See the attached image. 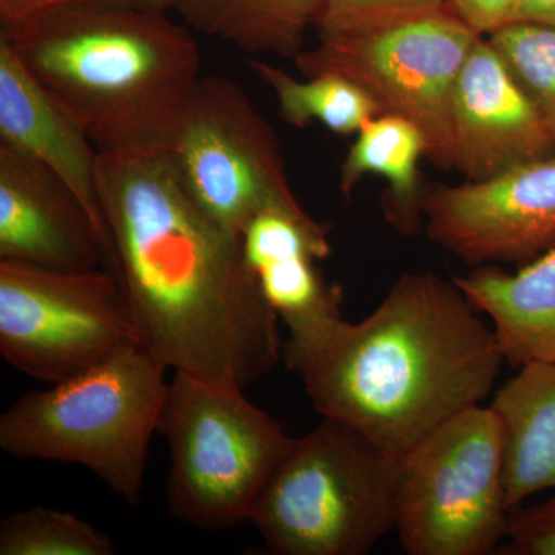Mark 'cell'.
Here are the masks:
<instances>
[{
	"label": "cell",
	"instance_id": "6da1fadb",
	"mask_svg": "<svg viewBox=\"0 0 555 555\" xmlns=\"http://www.w3.org/2000/svg\"><path fill=\"white\" fill-rule=\"evenodd\" d=\"M98 192L139 345L210 385L266 377L283 357L280 317L241 236L198 206L166 150L100 152Z\"/></svg>",
	"mask_w": 555,
	"mask_h": 555
},
{
	"label": "cell",
	"instance_id": "7a4b0ae2",
	"mask_svg": "<svg viewBox=\"0 0 555 555\" xmlns=\"http://www.w3.org/2000/svg\"><path fill=\"white\" fill-rule=\"evenodd\" d=\"M318 414L353 427L400 462L494 389L502 347L454 280L403 273L360 323L339 317L283 343Z\"/></svg>",
	"mask_w": 555,
	"mask_h": 555
},
{
	"label": "cell",
	"instance_id": "3957f363",
	"mask_svg": "<svg viewBox=\"0 0 555 555\" xmlns=\"http://www.w3.org/2000/svg\"><path fill=\"white\" fill-rule=\"evenodd\" d=\"M13 47L98 152L166 150L201 79L198 43L167 11L76 3Z\"/></svg>",
	"mask_w": 555,
	"mask_h": 555
},
{
	"label": "cell",
	"instance_id": "277c9868",
	"mask_svg": "<svg viewBox=\"0 0 555 555\" xmlns=\"http://www.w3.org/2000/svg\"><path fill=\"white\" fill-rule=\"evenodd\" d=\"M167 371L145 347H124L51 389L22 396L0 416V448L14 459L86 467L137 507Z\"/></svg>",
	"mask_w": 555,
	"mask_h": 555
},
{
	"label": "cell",
	"instance_id": "5b68a950",
	"mask_svg": "<svg viewBox=\"0 0 555 555\" xmlns=\"http://www.w3.org/2000/svg\"><path fill=\"white\" fill-rule=\"evenodd\" d=\"M400 462L326 418L292 438L248 521L276 555H364L396 531Z\"/></svg>",
	"mask_w": 555,
	"mask_h": 555
},
{
	"label": "cell",
	"instance_id": "8992f818",
	"mask_svg": "<svg viewBox=\"0 0 555 555\" xmlns=\"http://www.w3.org/2000/svg\"><path fill=\"white\" fill-rule=\"evenodd\" d=\"M158 433L170 449L171 516L204 531L248 520L251 507L292 437L244 389L175 372Z\"/></svg>",
	"mask_w": 555,
	"mask_h": 555
},
{
	"label": "cell",
	"instance_id": "52a82bcc",
	"mask_svg": "<svg viewBox=\"0 0 555 555\" xmlns=\"http://www.w3.org/2000/svg\"><path fill=\"white\" fill-rule=\"evenodd\" d=\"M506 448L491 406L460 412L398 467L396 532L409 555H489L505 542Z\"/></svg>",
	"mask_w": 555,
	"mask_h": 555
},
{
	"label": "cell",
	"instance_id": "ba28073f",
	"mask_svg": "<svg viewBox=\"0 0 555 555\" xmlns=\"http://www.w3.org/2000/svg\"><path fill=\"white\" fill-rule=\"evenodd\" d=\"M478 38L449 9L377 30L321 36L294 62L305 78L334 73L352 80L382 115L406 119L422 131L426 156L437 167L455 169L452 100Z\"/></svg>",
	"mask_w": 555,
	"mask_h": 555
},
{
	"label": "cell",
	"instance_id": "9c48e42d",
	"mask_svg": "<svg viewBox=\"0 0 555 555\" xmlns=\"http://www.w3.org/2000/svg\"><path fill=\"white\" fill-rule=\"evenodd\" d=\"M139 345L115 273L0 261V356L28 377L60 383Z\"/></svg>",
	"mask_w": 555,
	"mask_h": 555
},
{
	"label": "cell",
	"instance_id": "30bf717a",
	"mask_svg": "<svg viewBox=\"0 0 555 555\" xmlns=\"http://www.w3.org/2000/svg\"><path fill=\"white\" fill-rule=\"evenodd\" d=\"M166 153L192 198L235 235L270 208H305L288 182L275 131L228 78L198 80Z\"/></svg>",
	"mask_w": 555,
	"mask_h": 555
},
{
	"label": "cell",
	"instance_id": "8fae6325",
	"mask_svg": "<svg viewBox=\"0 0 555 555\" xmlns=\"http://www.w3.org/2000/svg\"><path fill=\"white\" fill-rule=\"evenodd\" d=\"M423 218L427 238L473 268L532 261L555 244V158L427 190Z\"/></svg>",
	"mask_w": 555,
	"mask_h": 555
},
{
	"label": "cell",
	"instance_id": "7c38bea8",
	"mask_svg": "<svg viewBox=\"0 0 555 555\" xmlns=\"http://www.w3.org/2000/svg\"><path fill=\"white\" fill-rule=\"evenodd\" d=\"M0 261L109 269L107 243L76 193L38 160L0 145Z\"/></svg>",
	"mask_w": 555,
	"mask_h": 555
},
{
	"label": "cell",
	"instance_id": "4fadbf2b",
	"mask_svg": "<svg viewBox=\"0 0 555 555\" xmlns=\"http://www.w3.org/2000/svg\"><path fill=\"white\" fill-rule=\"evenodd\" d=\"M452 134L455 169L467 181L495 177L555 147L539 109L483 36L456 79Z\"/></svg>",
	"mask_w": 555,
	"mask_h": 555
},
{
	"label": "cell",
	"instance_id": "5bb4252c",
	"mask_svg": "<svg viewBox=\"0 0 555 555\" xmlns=\"http://www.w3.org/2000/svg\"><path fill=\"white\" fill-rule=\"evenodd\" d=\"M0 145L24 153L57 175L89 210L113 248L98 192L100 152L28 72L13 43L0 38Z\"/></svg>",
	"mask_w": 555,
	"mask_h": 555
},
{
	"label": "cell",
	"instance_id": "9a60e30c",
	"mask_svg": "<svg viewBox=\"0 0 555 555\" xmlns=\"http://www.w3.org/2000/svg\"><path fill=\"white\" fill-rule=\"evenodd\" d=\"M452 280L489 318L506 364L555 361V244L516 273L483 264Z\"/></svg>",
	"mask_w": 555,
	"mask_h": 555
},
{
	"label": "cell",
	"instance_id": "2e32d148",
	"mask_svg": "<svg viewBox=\"0 0 555 555\" xmlns=\"http://www.w3.org/2000/svg\"><path fill=\"white\" fill-rule=\"evenodd\" d=\"M505 433L506 503L511 513L555 492V361L518 367L489 404Z\"/></svg>",
	"mask_w": 555,
	"mask_h": 555
},
{
	"label": "cell",
	"instance_id": "e0dca14e",
	"mask_svg": "<svg viewBox=\"0 0 555 555\" xmlns=\"http://www.w3.org/2000/svg\"><path fill=\"white\" fill-rule=\"evenodd\" d=\"M422 156H426V142L414 124L392 115L375 116L358 130L357 141L339 167V190L349 198L364 175H383L389 184L383 204L387 221L398 232L411 235L423 222Z\"/></svg>",
	"mask_w": 555,
	"mask_h": 555
},
{
	"label": "cell",
	"instance_id": "ac0fdd59",
	"mask_svg": "<svg viewBox=\"0 0 555 555\" xmlns=\"http://www.w3.org/2000/svg\"><path fill=\"white\" fill-rule=\"evenodd\" d=\"M173 10L192 30L250 56L295 60L306 31L315 27L320 0H173Z\"/></svg>",
	"mask_w": 555,
	"mask_h": 555
},
{
	"label": "cell",
	"instance_id": "d6986e66",
	"mask_svg": "<svg viewBox=\"0 0 555 555\" xmlns=\"http://www.w3.org/2000/svg\"><path fill=\"white\" fill-rule=\"evenodd\" d=\"M246 65L275 94L281 119L298 129L317 120L334 133L357 134L369 119L382 115L366 91L334 73L298 80L254 56L246 57Z\"/></svg>",
	"mask_w": 555,
	"mask_h": 555
},
{
	"label": "cell",
	"instance_id": "ffe728a7",
	"mask_svg": "<svg viewBox=\"0 0 555 555\" xmlns=\"http://www.w3.org/2000/svg\"><path fill=\"white\" fill-rule=\"evenodd\" d=\"M317 261L320 259L312 251L294 248L248 264L288 334L343 317L341 288L324 280Z\"/></svg>",
	"mask_w": 555,
	"mask_h": 555
},
{
	"label": "cell",
	"instance_id": "44dd1931",
	"mask_svg": "<svg viewBox=\"0 0 555 555\" xmlns=\"http://www.w3.org/2000/svg\"><path fill=\"white\" fill-rule=\"evenodd\" d=\"M112 539L79 517L49 507L16 511L0 524V555H113Z\"/></svg>",
	"mask_w": 555,
	"mask_h": 555
},
{
	"label": "cell",
	"instance_id": "7402d4cb",
	"mask_svg": "<svg viewBox=\"0 0 555 555\" xmlns=\"http://www.w3.org/2000/svg\"><path fill=\"white\" fill-rule=\"evenodd\" d=\"M488 39L539 109L555 145V28L511 22Z\"/></svg>",
	"mask_w": 555,
	"mask_h": 555
},
{
	"label": "cell",
	"instance_id": "603a6c76",
	"mask_svg": "<svg viewBox=\"0 0 555 555\" xmlns=\"http://www.w3.org/2000/svg\"><path fill=\"white\" fill-rule=\"evenodd\" d=\"M448 0H320L321 36L377 30L449 10Z\"/></svg>",
	"mask_w": 555,
	"mask_h": 555
},
{
	"label": "cell",
	"instance_id": "cb8c5ba5",
	"mask_svg": "<svg viewBox=\"0 0 555 555\" xmlns=\"http://www.w3.org/2000/svg\"><path fill=\"white\" fill-rule=\"evenodd\" d=\"M502 550L511 555H555V495L511 513L506 543L496 553Z\"/></svg>",
	"mask_w": 555,
	"mask_h": 555
},
{
	"label": "cell",
	"instance_id": "d4e9b609",
	"mask_svg": "<svg viewBox=\"0 0 555 555\" xmlns=\"http://www.w3.org/2000/svg\"><path fill=\"white\" fill-rule=\"evenodd\" d=\"M90 0H0V38L20 42L54 14Z\"/></svg>",
	"mask_w": 555,
	"mask_h": 555
},
{
	"label": "cell",
	"instance_id": "484cf974",
	"mask_svg": "<svg viewBox=\"0 0 555 555\" xmlns=\"http://www.w3.org/2000/svg\"><path fill=\"white\" fill-rule=\"evenodd\" d=\"M452 11L480 36L509 24L517 0H448Z\"/></svg>",
	"mask_w": 555,
	"mask_h": 555
},
{
	"label": "cell",
	"instance_id": "4316f807",
	"mask_svg": "<svg viewBox=\"0 0 555 555\" xmlns=\"http://www.w3.org/2000/svg\"><path fill=\"white\" fill-rule=\"evenodd\" d=\"M511 22H528L555 28V0H517Z\"/></svg>",
	"mask_w": 555,
	"mask_h": 555
},
{
	"label": "cell",
	"instance_id": "83f0119b",
	"mask_svg": "<svg viewBox=\"0 0 555 555\" xmlns=\"http://www.w3.org/2000/svg\"><path fill=\"white\" fill-rule=\"evenodd\" d=\"M107 5L130 7V9L169 11L173 10V0H93Z\"/></svg>",
	"mask_w": 555,
	"mask_h": 555
}]
</instances>
